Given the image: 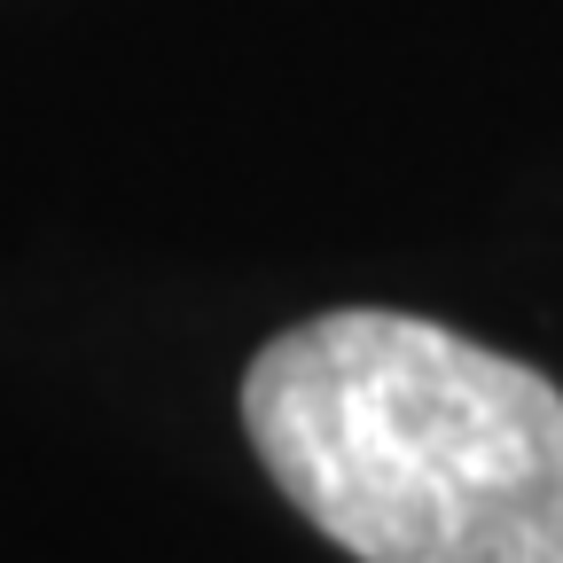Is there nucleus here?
<instances>
[{
	"label": "nucleus",
	"mask_w": 563,
	"mask_h": 563,
	"mask_svg": "<svg viewBox=\"0 0 563 563\" xmlns=\"http://www.w3.org/2000/svg\"><path fill=\"white\" fill-rule=\"evenodd\" d=\"M243 431L361 563H563V391L439 321L344 306L282 329Z\"/></svg>",
	"instance_id": "1"
}]
</instances>
